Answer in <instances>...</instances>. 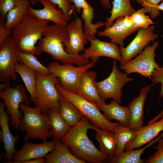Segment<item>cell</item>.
I'll return each mask as SVG.
<instances>
[{
	"label": "cell",
	"mask_w": 163,
	"mask_h": 163,
	"mask_svg": "<svg viewBox=\"0 0 163 163\" xmlns=\"http://www.w3.org/2000/svg\"><path fill=\"white\" fill-rule=\"evenodd\" d=\"M95 127L83 116L81 121L71 127L60 140L74 155L86 163L108 162L109 158L96 148L88 136V130H94Z\"/></svg>",
	"instance_id": "1"
},
{
	"label": "cell",
	"mask_w": 163,
	"mask_h": 163,
	"mask_svg": "<svg viewBox=\"0 0 163 163\" xmlns=\"http://www.w3.org/2000/svg\"><path fill=\"white\" fill-rule=\"evenodd\" d=\"M43 36L37 46L42 52L48 53L54 60L62 64L70 63L78 66L90 62L84 54L73 55L66 51L63 43L68 39L67 26L56 24L49 25L43 32Z\"/></svg>",
	"instance_id": "2"
},
{
	"label": "cell",
	"mask_w": 163,
	"mask_h": 163,
	"mask_svg": "<svg viewBox=\"0 0 163 163\" xmlns=\"http://www.w3.org/2000/svg\"><path fill=\"white\" fill-rule=\"evenodd\" d=\"M50 21L27 14L22 22L12 30L11 36L18 51L34 56L41 55L42 52L35 45L42 37Z\"/></svg>",
	"instance_id": "3"
},
{
	"label": "cell",
	"mask_w": 163,
	"mask_h": 163,
	"mask_svg": "<svg viewBox=\"0 0 163 163\" xmlns=\"http://www.w3.org/2000/svg\"><path fill=\"white\" fill-rule=\"evenodd\" d=\"M19 109L23 113L20 123L23 132H25L24 141L25 142L31 139H39L44 142L52 136L50 130L49 116L47 114H43L39 107H31L21 103Z\"/></svg>",
	"instance_id": "4"
},
{
	"label": "cell",
	"mask_w": 163,
	"mask_h": 163,
	"mask_svg": "<svg viewBox=\"0 0 163 163\" xmlns=\"http://www.w3.org/2000/svg\"><path fill=\"white\" fill-rule=\"evenodd\" d=\"M35 73L37 86L34 105L39 107L43 114H47L49 110L59 112V101L62 96L55 87L60 83L59 79L52 73L46 75L35 71Z\"/></svg>",
	"instance_id": "5"
},
{
	"label": "cell",
	"mask_w": 163,
	"mask_h": 163,
	"mask_svg": "<svg viewBox=\"0 0 163 163\" xmlns=\"http://www.w3.org/2000/svg\"><path fill=\"white\" fill-rule=\"evenodd\" d=\"M55 87L62 96L75 106L92 125L113 132L114 122L107 119L95 104L80 95L67 90L59 83L56 84Z\"/></svg>",
	"instance_id": "6"
},
{
	"label": "cell",
	"mask_w": 163,
	"mask_h": 163,
	"mask_svg": "<svg viewBox=\"0 0 163 163\" xmlns=\"http://www.w3.org/2000/svg\"><path fill=\"white\" fill-rule=\"evenodd\" d=\"M0 98L4 101L6 111L10 116V125L17 130L20 129L23 131L20 120L23 113L19 110V105L24 103L29 106L31 101L26 95L24 87L18 84L14 88H11L10 84L3 89L0 90Z\"/></svg>",
	"instance_id": "7"
},
{
	"label": "cell",
	"mask_w": 163,
	"mask_h": 163,
	"mask_svg": "<svg viewBox=\"0 0 163 163\" xmlns=\"http://www.w3.org/2000/svg\"><path fill=\"white\" fill-rule=\"evenodd\" d=\"M94 63L91 62L84 65L75 67L72 63L61 65L56 61L51 62L47 66L51 73L59 78L60 84L64 88L77 94L82 76L89 69L93 67Z\"/></svg>",
	"instance_id": "8"
},
{
	"label": "cell",
	"mask_w": 163,
	"mask_h": 163,
	"mask_svg": "<svg viewBox=\"0 0 163 163\" xmlns=\"http://www.w3.org/2000/svg\"><path fill=\"white\" fill-rule=\"evenodd\" d=\"M112 70L110 75L105 79L96 82L98 93L102 99L105 101L107 98H112L120 104L123 94L122 89L125 85L133 80L125 72L119 70L117 65L116 60L114 59Z\"/></svg>",
	"instance_id": "9"
},
{
	"label": "cell",
	"mask_w": 163,
	"mask_h": 163,
	"mask_svg": "<svg viewBox=\"0 0 163 163\" xmlns=\"http://www.w3.org/2000/svg\"><path fill=\"white\" fill-rule=\"evenodd\" d=\"M158 46L157 41L147 46L136 57L121 66L120 69L128 75L137 73L151 79L155 70L160 67L155 60V51Z\"/></svg>",
	"instance_id": "10"
},
{
	"label": "cell",
	"mask_w": 163,
	"mask_h": 163,
	"mask_svg": "<svg viewBox=\"0 0 163 163\" xmlns=\"http://www.w3.org/2000/svg\"><path fill=\"white\" fill-rule=\"evenodd\" d=\"M11 36L0 47V80L3 83L17 79L15 67L19 61L18 51Z\"/></svg>",
	"instance_id": "11"
},
{
	"label": "cell",
	"mask_w": 163,
	"mask_h": 163,
	"mask_svg": "<svg viewBox=\"0 0 163 163\" xmlns=\"http://www.w3.org/2000/svg\"><path fill=\"white\" fill-rule=\"evenodd\" d=\"M154 25L146 28H140L136 36L126 47H120L121 59V66L136 57L141 53L145 47L158 38V34L154 33Z\"/></svg>",
	"instance_id": "12"
},
{
	"label": "cell",
	"mask_w": 163,
	"mask_h": 163,
	"mask_svg": "<svg viewBox=\"0 0 163 163\" xmlns=\"http://www.w3.org/2000/svg\"><path fill=\"white\" fill-rule=\"evenodd\" d=\"M75 15V20L67 26L68 39L63 43L66 52L73 55H78L80 52L85 50L84 46L88 40L83 27L82 20Z\"/></svg>",
	"instance_id": "13"
},
{
	"label": "cell",
	"mask_w": 163,
	"mask_h": 163,
	"mask_svg": "<svg viewBox=\"0 0 163 163\" xmlns=\"http://www.w3.org/2000/svg\"><path fill=\"white\" fill-rule=\"evenodd\" d=\"M5 105L3 102L0 103V142L2 141L5 153L2 155L7 160L6 163H11L13 156L15 154V146L20 139L18 135L13 136L9 129L10 116L5 111Z\"/></svg>",
	"instance_id": "14"
},
{
	"label": "cell",
	"mask_w": 163,
	"mask_h": 163,
	"mask_svg": "<svg viewBox=\"0 0 163 163\" xmlns=\"http://www.w3.org/2000/svg\"><path fill=\"white\" fill-rule=\"evenodd\" d=\"M55 148L54 142L53 141L43 142L39 144L25 142L22 148L17 151L13 156V163L22 162L31 159L43 158L50 152L53 151Z\"/></svg>",
	"instance_id": "15"
},
{
	"label": "cell",
	"mask_w": 163,
	"mask_h": 163,
	"mask_svg": "<svg viewBox=\"0 0 163 163\" xmlns=\"http://www.w3.org/2000/svg\"><path fill=\"white\" fill-rule=\"evenodd\" d=\"M90 42V47L84 51L86 57L90 58L92 62H96L100 57L110 58L118 60L121 59L120 49L117 44L100 40L97 38L88 40Z\"/></svg>",
	"instance_id": "16"
},
{
	"label": "cell",
	"mask_w": 163,
	"mask_h": 163,
	"mask_svg": "<svg viewBox=\"0 0 163 163\" xmlns=\"http://www.w3.org/2000/svg\"><path fill=\"white\" fill-rule=\"evenodd\" d=\"M152 86V85H150L142 88L139 96L129 103L128 107L131 113L129 127L134 131H137L143 126L144 105Z\"/></svg>",
	"instance_id": "17"
},
{
	"label": "cell",
	"mask_w": 163,
	"mask_h": 163,
	"mask_svg": "<svg viewBox=\"0 0 163 163\" xmlns=\"http://www.w3.org/2000/svg\"><path fill=\"white\" fill-rule=\"evenodd\" d=\"M160 120L143 126L137 131L134 139L126 145L125 151L140 148L153 139L161 132L163 131V116Z\"/></svg>",
	"instance_id": "18"
},
{
	"label": "cell",
	"mask_w": 163,
	"mask_h": 163,
	"mask_svg": "<svg viewBox=\"0 0 163 163\" xmlns=\"http://www.w3.org/2000/svg\"><path fill=\"white\" fill-rule=\"evenodd\" d=\"M39 1L43 5V8L36 9L30 6L27 10V14L40 20H48L56 24L68 26V21L61 9H57L56 6L48 0H39Z\"/></svg>",
	"instance_id": "19"
},
{
	"label": "cell",
	"mask_w": 163,
	"mask_h": 163,
	"mask_svg": "<svg viewBox=\"0 0 163 163\" xmlns=\"http://www.w3.org/2000/svg\"><path fill=\"white\" fill-rule=\"evenodd\" d=\"M97 76V73L94 71H86L80 79L76 94L96 105L105 104L101 97L96 85Z\"/></svg>",
	"instance_id": "20"
},
{
	"label": "cell",
	"mask_w": 163,
	"mask_h": 163,
	"mask_svg": "<svg viewBox=\"0 0 163 163\" xmlns=\"http://www.w3.org/2000/svg\"><path fill=\"white\" fill-rule=\"evenodd\" d=\"M124 17L117 18L112 26L97 33V35L101 37H107L110 39L111 42L119 44L120 47H123L125 39L139 29L126 26L124 21Z\"/></svg>",
	"instance_id": "21"
},
{
	"label": "cell",
	"mask_w": 163,
	"mask_h": 163,
	"mask_svg": "<svg viewBox=\"0 0 163 163\" xmlns=\"http://www.w3.org/2000/svg\"><path fill=\"white\" fill-rule=\"evenodd\" d=\"M96 106L104 113V116L109 120H115L124 126H129L131 113L128 107L121 106L113 99L109 104H102Z\"/></svg>",
	"instance_id": "22"
},
{
	"label": "cell",
	"mask_w": 163,
	"mask_h": 163,
	"mask_svg": "<svg viewBox=\"0 0 163 163\" xmlns=\"http://www.w3.org/2000/svg\"><path fill=\"white\" fill-rule=\"evenodd\" d=\"M55 145L54 150L46 155V163H86L76 157L69 149L67 146L60 140L53 138Z\"/></svg>",
	"instance_id": "23"
},
{
	"label": "cell",
	"mask_w": 163,
	"mask_h": 163,
	"mask_svg": "<svg viewBox=\"0 0 163 163\" xmlns=\"http://www.w3.org/2000/svg\"><path fill=\"white\" fill-rule=\"evenodd\" d=\"M94 130L96 131L95 138L99 143V150L110 160L115 155L117 150L114 133L96 127Z\"/></svg>",
	"instance_id": "24"
},
{
	"label": "cell",
	"mask_w": 163,
	"mask_h": 163,
	"mask_svg": "<svg viewBox=\"0 0 163 163\" xmlns=\"http://www.w3.org/2000/svg\"><path fill=\"white\" fill-rule=\"evenodd\" d=\"M30 4L29 0H18L16 6L6 16V21L4 23L5 28L12 30L20 24L27 14Z\"/></svg>",
	"instance_id": "25"
},
{
	"label": "cell",
	"mask_w": 163,
	"mask_h": 163,
	"mask_svg": "<svg viewBox=\"0 0 163 163\" xmlns=\"http://www.w3.org/2000/svg\"><path fill=\"white\" fill-rule=\"evenodd\" d=\"M114 132L117 142V150L114 156L119 155L125 151L126 145L136 138L137 131L129 126H125L119 122H114Z\"/></svg>",
	"instance_id": "26"
},
{
	"label": "cell",
	"mask_w": 163,
	"mask_h": 163,
	"mask_svg": "<svg viewBox=\"0 0 163 163\" xmlns=\"http://www.w3.org/2000/svg\"><path fill=\"white\" fill-rule=\"evenodd\" d=\"M15 70L21 77L30 94L31 103L33 102L36 98L37 86L35 71L19 61L16 64Z\"/></svg>",
	"instance_id": "27"
},
{
	"label": "cell",
	"mask_w": 163,
	"mask_h": 163,
	"mask_svg": "<svg viewBox=\"0 0 163 163\" xmlns=\"http://www.w3.org/2000/svg\"><path fill=\"white\" fill-rule=\"evenodd\" d=\"M163 136V132L159 136L153 139L145 146L136 150L133 149L125 151L118 156H114L110 160V162L112 163H143L144 160L141 158V156L144 151L147 149L151 147Z\"/></svg>",
	"instance_id": "28"
},
{
	"label": "cell",
	"mask_w": 163,
	"mask_h": 163,
	"mask_svg": "<svg viewBox=\"0 0 163 163\" xmlns=\"http://www.w3.org/2000/svg\"><path fill=\"white\" fill-rule=\"evenodd\" d=\"M59 103L60 115L70 127L75 125L81 121L83 115L72 103L62 96Z\"/></svg>",
	"instance_id": "29"
},
{
	"label": "cell",
	"mask_w": 163,
	"mask_h": 163,
	"mask_svg": "<svg viewBox=\"0 0 163 163\" xmlns=\"http://www.w3.org/2000/svg\"><path fill=\"white\" fill-rule=\"evenodd\" d=\"M47 114L50 118V130L52 136L60 140L71 127L62 118L59 112L49 110Z\"/></svg>",
	"instance_id": "30"
},
{
	"label": "cell",
	"mask_w": 163,
	"mask_h": 163,
	"mask_svg": "<svg viewBox=\"0 0 163 163\" xmlns=\"http://www.w3.org/2000/svg\"><path fill=\"white\" fill-rule=\"evenodd\" d=\"M112 3L111 15L107 18L106 27L112 26L117 18L129 16L136 11L130 4V0H113Z\"/></svg>",
	"instance_id": "31"
},
{
	"label": "cell",
	"mask_w": 163,
	"mask_h": 163,
	"mask_svg": "<svg viewBox=\"0 0 163 163\" xmlns=\"http://www.w3.org/2000/svg\"><path fill=\"white\" fill-rule=\"evenodd\" d=\"M17 54L19 61L34 71L46 75L52 73L49 68L41 64L34 55L19 51Z\"/></svg>",
	"instance_id": "32"
},
{
	"label": "cell",
	"mask_w": 163,
	"mask_h": 163,
	"mask_svg": "<svg viewBox=\"0 0 163 163\" xmlns=\"http://www.w3.org/2000/svg\"><path fill=\"white\" fill-rule=\"evenodd\" d=\"M126 17L130 21L134 27L139 29L147 28L150 25L155 24L149 16L145 15L142 8L136 11L131 15Z\"/></svg>",
	"instance_id": "33"
},
{
	"label": "cell",
	"mask_w": 163,
	"mask_h": 163,
	"mask_svg": "<svg viewBox=\"0 0 163 163\" xmlns=\"http://www.w3.org/2000/svg\"><path fill=\"white\" fill-rule=\"evenodd\" d=\"M163 0H141L140 4L145 14H149L150 18L154 19L160 14L159 5Z\"/></svg>",
	"instance_id": "34"
},
{
	"label": "cell",
	"mask_w": 163,
	"mask_h": 163,
	"mask_svg": "<svg viewBox=\"0 0 163 163\" xmlns=\"http://www.w3.org/2000/svg\"><path fill=\"white\" fill-rule=\"evenodd\" d=\"M153 82L152 86L160 83L161 88L159 93L158 99L163 97V72L158 70V68L156 69L153 74L151 79ZM163 116V109L152 120L147 123V124L152 123L161 118Z\"/></svg>",
	"instance_id": "35"
},
{
	"label": "cell",
	"mask_w": 163,
	"mask_h": 163,
	"mask_svg": "<svg viewBox=\"0 0 163 163\" xmlns=\"http://www.w3.org/2000/svg\"><path fill=\"white\" fill-rule=\"evenodd\" d=\"M52 3L58 6L59 9L63 11L67 21H70L72 14L75 10L71 4V0H48Z\"/></svg>",
	"instance_id": "36"
},
{
	"label": "cell",
	"mask_w": 163,
	"mask_h": 163,
	"mask_svg": "<svg viewBox=\"0 0 163 163\" xmlns=\"http://www.w3.org/2000/svg\"><path fill=\"white\" fill-rule=\"evenodd\" d=\"M154 147L156 150L154 153L145 160L147 163H163V136L158 141Z\"/></svg>",
	"instance_id": "37"
},
{
	"label": "cell",
	"mask_w": 163,
	"mask_h": 163,
	"mask_svg": "<svg viewBox=\"0 0 163 163\" xmlns=\"http://www.w3.org/2000/svg\"><path fill=\"white\" fill-rule=\"evenodd\" d=\"M18 0H0V19L3 21L8 13L16 5Z\"/></svg>",
	"instance_id": "38"
},
{
	"label": "cell",
	"mask_w": 163,
	"mask_h": 163,
	"mask_svg": "<svg viewBox=\"0 0 163 163\" xmlns=\"http://www.w3.org/2000/svg\"><path fill=\"white\" fill-rule=\"evenodd\" d=\"M12 30L6 29L3 21L0 19V47L2 46L7 37L11 35Z\"/></svg>",
	"instance_id": "39"
},
{
	"label": "cell",
	"mask_w": 163,
	"mask_h": 163,
	"mask_svg": "<svg viewBox=\"0 0 163 163\" xmlns=\"http://www.w3.org/2000/svg\"><path fill=\"white\" fill-rule=\"evenodd\" d=\"M72 3L73 4V6L76 12L78 14L81 13V11L86 0H71Z\"/></svg>",
	"instance_id": "40"
},
{
	"label": "cell",
	"mask_w": 163,
	"mask_h": 163,
	"mask_svg": "<svg viewBox=\"0 0 163 163\" xmlns=\"http://www.w3.org/2000/svg\"><path fill=\"white\" fill-rule=\"evenodd\" d=\"M46 159L43 157L27 160L21 163H46Z\"/></svg>",
	"instance_id": "41"
},
{
	"label": "cell",
	"mask_w": 163,
	"mask_h": 163,
	"mask_svg": "<svg viewBox=\"0 0 163 163\" xmlns=\"http://www.w3.org/2000/svg\"><path fill=\"white\" fill-rule=\"evenodd\" d=\"M110 1V0H101V4L105 8L109 9L111 8Z\"/></svg>",
	"instance_id": "42"
},
{
	"label": "cell",
	"mask_w": 163,
	"mask_h": 163,
	"mask_svg": "<svg viewBox=\"0 0 163 163\" xmlns=\"http://www.w3.org/2000/svg\"><path fill=\"white\" fill-rule=\"evenodd\" d=\"M30 4L32 5H36L38 1H39V0H29Z\"/></svg>",
	"instance_id": "43"
},
{
	"label": "cell",
	"mask_w": 163,
	"mask_h": 163,
	"mask_svg": "<svg viewBox=\"0 0 163 163\" xmlns=\"http://www.w3.org/2000/svg\"><path fill=\"white\" fill-rule=\"evenodd\" d=\"M159 8L160 10H161L163 11V1L159 5Z\"/></svg>",
	"instance_id": "44"
},
{
	"label": "cell",
	"mask_w": 163,
	"mask_h": 163,
	"mask_svg": "<svg viewBox=\"0 0 163 163\" xmlns=\"http://www.w3.org/2000/svg\"><path fill=\"white\" fill-rule=\"evenodd\" d=\"M158 70L163 72V66L161 67H160L159 68H158Z\"/></svg>",
	"instance_id": "45"
},
{
	"label": "cell",
	"mask_w": 163,
	"mask_h": 163,
	"mask_svg": "<svg viewBox=\"0 0 163 163\" xmlns=\"http://www.w3.org/2000/svg\"><path fill=\"white\" fill-rule=\"evenodd\" d=\"M132 0L134 1V0ZM136 0L137 2H138L139 4H140V2H141V0Z\"/></svg>",
	"instance_id": "46"
}]
</instances>
